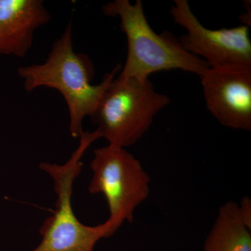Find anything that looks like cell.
Here are the masks:
<instances>
[{"label":"cell","mask_w":251,"mask_h":251,"mask_svg":"<svg viewBox=\"0 0 251 251\" xmlns=\"http://www.w3.org/2000/svg\"><path fill=\"white\" fill-rule=\"evenodd\" d=\"M102 11L105 16L120 18V29L126 36V60L117 78H149L153 73L173 69L201 77L209 67L205 61L185 50L170 31L155 32L145 16L141 0L134 4L115 0L103 5Z\"/></svg>","instance_id":"2"},{"label":"cell","mask_w":251,"mask_h":251,"mask_svg":"<svg viewBox=\"0 0 251 251\" xmlns=\"http://www.w3.org/2000/svg\"><path fill=\"white\" fill-rule=\"evenodd\" d=\"M206 107L220 124L251 130V66L209 67L201 76Z\"/></svg>","instance_id":"7"},{"label":"cell","mask_w":251,"mask_h":251,"mask_svg":"<svg viewBox=\"0 0 251 251\" xmlns=\"http://www.w3.org/2000/svg\"><path fill=\"white\" fill-rule=\"evenodd\" d=\"M239 213L243 221L251 229V201L249 197L242 198L239 204Z\"/></svg>","instance_id":"10"},{"label":"cell","mask_w":251,"mask_h":251,"mask_svg":"<svg viewBox=\"0 0 251 251\" xmlns=\"http://www.w3.org/2000/svg\"><path fill=\"white\" fill-rule=\"evenodd\" d=\"M70 158L64 164L42 162L39 168L53 181L55 209L39 229L41 242L31 251H94L100 239L113 235L108 221L95 226L84 225L77 219L72 206V196L75 179L82 172V158L90 145L102 138L98 130L85 131Z\"/></svg>","instance_id":"3"},{"label":"cell","mask_w":251,"mask_h":251,"mask_svg":"<svg viewBox=\"0 0 251 251\" xmlns=\"http://www.w3.org/2000/svg\"><path fill=\"white\" fill-rule=\"evenodd\" d=\"M94 70L87 54L74 50L72 23L69 21L62 35L52 44L45 62L19 67L17 72L29 93L45 87L62 94L69 110V133L72 138H79L84 131V119L93 116L104 92L122 67L117 64L99 85L92 84Z\"/></svg>","instance_id":"1"},{"label":"cell","mask_w":251,"mask_h":251,"mask_svg":"<svg viewBox=\"0 0 251 251\" xmlns=\"http://www.w3.org/2000/svg\"><path fill=\"white\" fill-rule=\"evenodd\" d=\"M90 194H102L109 209L107 221L114 234L125 222L131 223L135 209L150 193V175L139 160L125 148L108 144L94 150Z\"/></svg>","instance_id":"5"},{"label":"cell","mask_w":251,"mask_h":251,"mask_svg":"<svg viewBox=\"0 0 251 251\" xmlns=\"http://www.w3.org/2000/svg\"><path fill=\"white\" fill-rule=\"evenodd\" d=\"M171 99L149 78H115L104 92L92 121L108 144L125 148L139 141Z\"/></svg>","instance_id":"4"},{"label":"cell","mask_w":251,"mask_h":251,"mask_svg":"<svg viewBox=\"0 0 251 251\" xmlns=\"http://www.w3.org/2000/svg\"><path fill=\"white\" fill-rule=\"evenodd\" d=\"M203 249L204 251H251V229L243 221L237 203L228 201L220 207Z\"/></svg>","instance_id":"9"},{"label":"cell","mask_w":251,"mask_h":251,"mask_svg":"<svg viewBox=\"0 0 251 251\" xmlns=\"http://www.w3.org/2000/svg\"><path fill=\"white\" fill-rule=\"evenodd\" d=\"M50 20L42 0H0V55L25 57L36 29Z\"/></svg>","instance_id":"8"},{"label":"cell","mask_w":251,"mask_h":251,"mask_svg":"<svg viewBox=\"0 0 251 251\" xmlns=\"http://www.w3.org/2000/svg\"><path fill=\"white\" fill-rule=\"evenodd\" d=\"M174 2L171 9L173 20L187 31L179 39L185 50L205 61L209 67L251 66L249 27L208 29L193 14L187 0Z\"/></svg>","instance_id":"6"}]
</instances>
